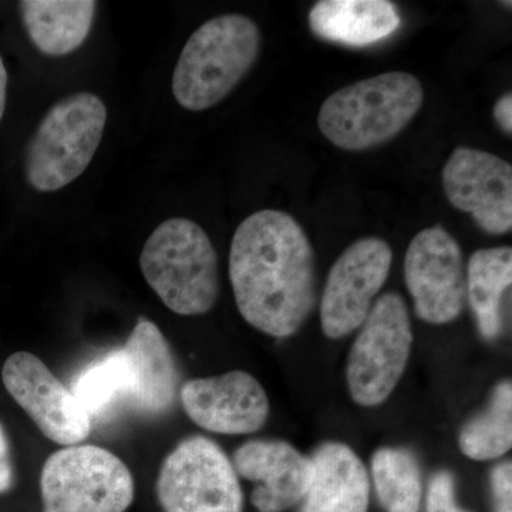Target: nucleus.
I'll return each instance as SVG.
<instances>
[{
    "label": "nucleus",
    "instance_id": "a211bd4d",
    "mask_svg": "<svg viewBox=\"0 0 512 512\" xmlns=\"http://www.w3.org/2000/svg\"><path fill=\"white\" fill-rule=\"evenodd\" d=\"M23 25L33 45L46 56L76 52L93 28V0H25L19 3Z\"/></svg>",
    "mask_w": 512,
    "mask_h": 512
},
{
    "label": "nucleus",
    "instance_id": "2eb2a0df",
    "mask_svg": "<svg viewBox=\"0 0 512 512\" xmlns=\"http://www.w3.org/2000/svg\"><path fill=\"white\" fill-rule=\"evenodd\" d=\"M232 466L255 484L251 503L259 512H284L301 503L313 478L311 458L286 441H248L235 451Z\"/></svg>",
    "mask_w": 512,
    "mask_h": 512
},
{
    "label": "nucleus",
    "instance_id": "393cba45",
    "mask_svg": "<svg viewBox=\"0 0 512 512\" xmlns=\"http://www.w3.org/2000/svg\"><path fill=\"white\" fill-rule=\"evenodd\" d=\"M494 119L505 134H512V94L508 92L494 106Z\"/></svg>",
    "mask_w": 512,
    "mask_h": 512
},
{
    "label": "nucleus",
    "instance_id": "4be33fe9",
    "mask_svg": "<svg viewBox=\"0 0 512 512\" xmlns=\"http://www.w3.org/2000/svg\"><path fill=\"white\" fill-rule=\"evenodd\" d=\"M426 512H466L460 510L454 495V478L447 471H440L431 478L427 491Z\"/></svg>",
    "mask_w": 512,
    "mask_h": 512
},
{
    "label": "nucleus",
    "instance_id": "ddd939ff",
    "mask_svg": "<svg viewBox=\"0 0 512 512\" xmlns=\"http://www.w3.org/2000/svg\"><path fill=\"white\" fill-rule=\"evenodd\" d=\"M448 202L467 212L478 227L491 235L512 228V167L495 154L457 147L443 168Z\"/></svg>",
    "mask_w": 512,
    "mask_h": 512
},
{
    "label": "nucleus",
    "instance_id": "5701e85b",
    "mask_svg": "<svg viewBox=\"0 0 512 512\" xmlns=\"http://www.w3.org/2000/svg\"><path fill=\"white\" fill-rule=\"evenodd\" d=\"M491 487H493L495 512H512L511 463H503L494 468L491 474Z\"/></svg>",
    "mask_w": 512,
    "mask_h": 512
},
{
    "label": "nucleus",
    "instance_id": "f257e3e1",
    "mask_svg": "<svg viewBox=\"0 0 512 512\" xmlns=\"http://www.w3.org/2000/svg\"><path fill=\"white\" fill-rule=\"evenodd\" d=\"M229 279L242 318L274 338L295 335L316 305L315 252L284 211H258L239 224Z\"/></svg>",
    "mask_w": 512,
    "mask_h": 512
},
{
    "label": "nucleus",
    "instance_id": "1a4fd4ad",
    "mask_svg": "<svg viewBox=\"0 0 512 512\" xmlns=\"http://www.w3.org/2000/svg\"><path fill=\"white\" fill-rule=\"evenodd\" d=\"M163 512H244V494L224 450L207 437L185 439L157 478Z\"/></svg>",
    "mask_w": 512,
    "mask_h": 512
},
{
    "label": "nucleus",
    "instance_id": "9b49d317",
    "mask_svg": "<svg viewBox=\"0 0 512 512\" xmlns=\"http://www.w3.org/2000/svg\"><path fill=\"white\" fill-rule=\"evenodd\" d=\"M404 279L416 315L424 322L446 325L460 316L467 301L463 252L441 225L423 229L412 239Z\"/></svg>",
    "mask_w": 512,
    "mask_h": 512
},
{
    "label": "nucleus",
    "instance_id": "0eeeda50",
    "mask_svg": "<svg viewBox=\"0 0 512 512\" xmlns=\"http://www.w3.org/2000/svg\"><path fill=\"white\" fill-rule=\"evenodd\" d=\"M40 494L43 512H126L136 488L130 470L116 454L76 444L47 458Z\"/></svg>",
    "mask_w": 512,
    "mask_h": 512
},
{
    "label": "nucleus",
    "instance_id": "aec40b11",
    "mask_svg": "<svg viewBox=\"0 0 512 512\" xmlns=\"http://www.w3.org/2000/svg\"><path fill=\"white\" fill-rule=\"evenodd\" d=\"M377 498L386 512H419L423 498L416 457L404 448L383 447L372 458Z\"/></svg>",
    "mask_w": 512,
    "mask_h": 512
},
{
    "label": "nucleus",
    "instance_id": "39448f33",
    "mask_svg": "<svg viewBox=\"0 0 512 512\" xmlns=\"http://www.w3.org/2000/svg\"><path fill=\"white\" fill-rule=\"evenodd\" d=\"M148 286L171 312L198 316L220 296V265L210 237L187 218H171L154 229L140 255Z\"/></svg>",
    "mask_w": 512,
    "mask_h": 512
},
{
    "label": "nucleus",
    "instance_id": "a878e982",
    "mask_svg": "<svg viewBox=\"0 0 512 512\" xmlns=\"http://www.w3.org/2000/svg\"><path fill=\"white\" fill-rule=\"evenodd\" d=\"M6 93H8V72H6L5 63L0 57V120L5 114Z\"/></svg>",
    "mask_w": 512,
    "mask_h": 512
},
{
    "label": "nucleus",
    "instance_id": "4468645a",
    "mask_svg": "<svg viewBox=\"0 0 512 512\" xmlns=\"http://www.w3.org/2000/svg\"><path fill=\"white\" fill-rule=\"evenodd\" d=\"M180 397L190 420L212 433H255L265 426L269 416L264 387L242 370L188 380L181 387Z\"/></svg>",
    "mask_w": 512,
    "mask_h": 512
},
{
    "label": "nucleus",
    "instance_id": "b1692460",
    "mask_svg": "<svg viewBox=\"0 0 512 512\" xmlns=\"http://www.w3.org/2000/svg\"><path fill=\"white\" fill-rule=\"evenodd\" d=\"M13 487V466L10 460L9 441L0 424V494L8 493Z\"/></svg>",
    "mask_w": 512,
    "mask_h": 512
},
{
    "label": "nucleus",
    "instance_id": "f8f14e48",
    "mask_svg": "<svg viewBox=\"0 0 512 512\" xmlns=\"http://www.w3.org/2000/svg\"><path fill=\"white\" fill-rule=\"evenodd\" d=\"M2 380L12 399L53 443L76 446L92 433L89 414L39 357L13 353L2 367Z\"/></svg>",
    "mask_w": 512,
    "mask_h": 512
},
{
    "label": "nucleus",
    "instance_id": "7ed1b4c3",
    "mask_svg": "<svg viewBox=\"0 0 512 512\" xmlns=\"http://www.w3.org/2000/svg\"><path fill=\"white\" fill-rule=\"evenodd\" d=\"M423 103V84L413 74H377L330 94L320 107L318 126L336 147L365 151L399 136Z\"/></svg>",
    "mask_w": 512,
    "mask_h": 512
},
{
    "label": "nucleus",
    "instance_id": "dca6fc26",
    "mask_svg": "<svg viewBox=\"0 0 512 512\" xmlns=\"http://www.w3.org/2000/svg\"><path fill=\"white\" fill-rule=\"evenodd\" d=\"M311 461L313 478L301 512H367L369 476L352 448L326 443L315 451Z\"/></svg>",
    "mask_w": 512,
    "mask_h": 512
},
{
    "label": "nucleus",
    "instance_id": "423d86ee",
    "mask_svg": "<svg viewBox=\"0 0 512 512\" xmlns=\"http://www.w3.org/2000/svg\"><path fill=\"white\" fill-rule=\"evenodd\" d=\"M106 123V104L96 94L74 93L53 104L26 146L30 187L55 192L76 181L99 150Z\"/></svg>",
    "mask_w": 512,
    "mask_h": 512
},
{
    "label": "nucleus",
    "instance_id": "f3484780",
    "mask_svg": "<svg viewBox=\"0 0 512 512\" xmlns=\"http://www.w3.org/2000/svg\"><path fill=\"white\" fill-rule=\"evenodd\" d=\"M309 26L326 42L363 47L394 35L402 16L387 0H322L309 12Z\"/></svg>",
    "mask_w": 512,
    "mask_h": 512
},
{
    "label": "nucleus",
    "instance_id": "6ab92c4d",
    "mask_svg": "<svg viewBox=\"0 0 512 512\" xmlns=\"http://www.w3.org/2000/svg\"><path fill=\"white\" fill-rule=\"evenodd\" d=\"M511 284L510 247L478 249L471 255L466 271V295L484 339L495 340L500 336L503 329L501 306Z\"/></svg>",
    "mask_w": 512,
    "mask_h": 512
},
{
    "label": "nucleus",
    "instance_id": "20e7f679",
    "mask_svg": "<svg viewBox=\"0 0 512 512\" xmlns=\"http://www.w3.org/2000/svg\"><path fill=\"white\" fill-rule=\"evenodd\" d=\"M261 50L258 25L244 15H222L185 43L173 74L174 99L188 111L221 103L251 72Z\"/></svg>",
    "mask_w": 512,
    "mask_h": 512
},
{
    "label": "nucleus",
    "instance_id": "9d476101",
    "mask_svg": "<svg viewBox=\"0 0 512 512\" xmlns=\"http://www.w3.org/2000/svg\"><path fill=\"white\" fill-rule=\"evenodd\" d=\"M392 261V248L376 237L353 242L336 259L320 302V325L328 338H345L365 323Z\"/></svg>",
    "mask_w": 512,
    "mask_h": 512
},
{
    "label": "nucleus",
    "instance_id": "6e6552de",
    "mask_svg": "<svg viewBox=\"0 0 512 512\" xmlns=\"http://www.w3.org/2000/svg\"><path fill=\"white\" fill-rule=\"evenodd\" d=\"M348 359V386L355 403L386 402L402 379L413 345L412 320L399 293H384L360 326Z\"/></svg>",
    "mask_w": 512,
    "mask_h": 512
},
{
    "label": "nucleus",
    "instance_id": "412c9836",
    "mask_svg": "<svg viewBox=\"0 0 512 512\" xmlns=\"http://www.w3.org/2000/svg\"><path fill=\"white\" fill-rule=\"evenodd\" d=\"M461 451L476 461H490L504 456L512 446V384L495 387L490 406L461 430Z\"/></svg>",
    "mask_w": 512,
    "mask_h": 512
},
{
    "label": "nucleus",
    "instance_id": "f03ea898",
    "mask_svg": "<svg viewBox=\"0 0 512 512\" xmlns=\"http://www.w3.org/2000/svg\"><path fill=\"white\" fill-rule=\"evenodd\" d=\"M177 390L167 339L156 323L138 319L124 346L84 370L73 393L93 421L120 407L158 416L171 409Z\"/></svg>",
    "mask_w": 512,
    "mask_h": 512
}]
</instances>
